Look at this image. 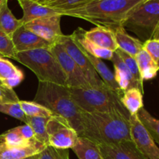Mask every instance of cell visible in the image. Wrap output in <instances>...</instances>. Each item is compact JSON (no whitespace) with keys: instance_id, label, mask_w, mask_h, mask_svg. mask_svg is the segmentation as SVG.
Returning <instances> with one entry per match:
<instances>
[{"instance_id":"1","label":"cell","mask_w":159,"mask_h":159,"mask_svg":"<svg viewBox=\"0 0 159 159\" xmlns=\"http://www.w3.org/2000/svg\"><path fill=\"white\" fill-rule=\"evenodd\" d=\"M130 116L118 112H81L84 137L97 144H112L132 141Z\"/></svg>"},{"instance_id":"2","label":"cell","mask_w":159,"mask_h":159,"mask_svg":"<svg viewBox=\"0 0 159 159\" xmlns=\"http://www.w3.org/2000/svg\"><path fill=\"white\" fill-rule=\"evenodd\" d=\"M148 0H93L87 4L61 12V16L82 19L96 26L111 30L123 26L128 16Z\"/></svg>"},{"instance_id":"3","label":"cell","mask_w":159,"mask_h":159,"mask_svg":"<svg viewBox=\"0 0 159 159\" xmlns=\"http://www.w3.org/2000/svg\"><path fill=\"white\" fill-rule=\"evenodd\" d=\"M34 102L49 109L56 116L66 120L77 132L79 137L81 136L82 110L71 99L68 87L51 82H39Z\"/></svg>"},{"instance_id":"4","label":"cell","mask_w":159,"mask_h":159,"mask_svg":"<svg viewBox=\"0 0 159 159\" xmlns=\"http://www.w3.org/2000/svg\"><path fill=\"white\" fill-rule=\"evenodd\" d=\"M71 99L81 110L89 113L95 112H118L127 116L130 114L120 101L124 93L112 90L107 85L96 87L68 88Z\"/></svg>"},{"instance_id":"5","label":"cell","mask_w":159,"mask_h":159,"mask_svg":"<svg viewBox=\"0 0 159 159\" xmlns=\"http://www.w3.org/2000/svg\"><path fill=\"white\" fill-rule=\"evenodd\" d=\"M16 61L30 69L39 82L67 86L66 76L49 48L18 52Z\"/></svg>"},{"instance_id":"6","label":"cell","mask_w":159,"mask_h":159,"mask_svg":"<svg viewBox=\"0 0 159 159\" xmlns=\"http://www.w3.org/2000/svg\"><path fill=\"white\" fill-rule=\"evenodd\" d=\"M144 43L159 34V0H148L135 8L123 23Z\"/></svg>"},{"instance_id":"7","label":"cell","mask_w":159,"mask_h":159,"mask_svg":"<svg viewBox=\"0 0 159 159\" xmlns=\"http://www.w3.org/2000/svg\"><path fill=\"white\" fill-rule=\"evenodd\" d=\"M57 41L61 43L65 51L81 68L89 85L96 87L105 86V83L102 82L93 65L87 57L85 50L81 47L71 34L61 36Z\"/></svg>"},{"instance_id":"8","label":"cell","mask_w":159,"mask_h":159,"mask_svg":"<svg viewBox=\"0 0 159 159\" xmlns=\"http://www.w3.org/2000/svg\"><path fill=\"white\" fill-rule=\"evenodd\" d=\"M48 146L57 149L68 150L76 144L79 135L69 123L58 116H51L47 123Z\"/></svg>"},{"instance_id":"9","label":"cell","mask_w":159,"mask_h":159,"mask_svg":"<svg viewBox=\"0 0 159 159\" xmlns=\"http://www.w3.org/2000/svg\"><path fill=\"white\" fill-rule=\"evenodd\" d=\"M50 50L57 60L66 76L67 87L75 88L89 85L81 68L65 51L61 43L55 42Z\"/></svg>"},{"instance_id":"10","label":"cell","mask_w":159,"mask_h":159,"mask_svg":"<svg viewBox=\"0 0 159 159\" xmlns=\"http://www.w3.org/2000/svg\"><path fill=\"white\" fill-rule=\"evenodd\" d=\"M130 137L138 150L148 159H159V148L138 119V115H130Z\"/></svg>"},{"instance_id":"11","label":"cell","mask_w":159,"mask_h":159,"mask_svg":"<svg viewBox=\"0 0 159 159\" xmlns=\"http://www.w3.org/2000/svg\"><path fill=\"white\" fill-rule=\"evenodd\" d=\"M62 16H51L43 17L25 23L24 26L39 37L55 43L63 36L61 29V18Z\"/></svg>"},{"instance_id":"12","label":"cell","mask_w":159,"mask_h":159,"mask_svg":"<svg viewBox=\"0 0 159 159\" xmlns=\"http://www.w3.org/2000/svg\"><path fill=\"white\" fill-rule=\"evenodd\" d=\"M16 52L31 51L40 48H51L54 43L39 37L22 25L11 37Z\"/></svg>"},{"instance_id":"13","label":"cell","mask_w":159,"mask_h":159,"mask_svg":"<svg viewBox=\"0 0 159 159\" xmlns=\"http://www.w3.org/2000/svg\"><path fill=\"white\" fill-rule=\"evenodd\" d=\"M98 145L103 159H148L132 141Z\"/></svg>"},{"instance_id":"14","label":"cell","mask_w":159,"mask_h":159,"mask_svg":"<svg viewBox=\"0 0 159 159\" xmlns=\"http://www.w3.org/2000/svg\"><path fill=\"white\" fill-rule=\"evenodd\" d=\"M114 67V79L119 88L123 92L131 88H138L144 93V88L139 85L120 56L114 51L111 59Z\"/></svg>"},{"instance_id":"15","label":"cell","mask_w":159,"mask_h":159,"mask_svg":"<svg viewBox=\"0 0 159 159\" xmlns=\"http://www.w3.org/2000/svg\"><path fill=\"white\" fill-rule=\"evenodd\" d=\"M23 9V15L20 20L23 24L43 17L58 15V12L51 8L40 4L34 0H17Z\"/></svg>"},{"instance_id":"16","label":"cell","mask_w":159,"mask_h":159,"mask_svg":"<svg viewBox=\"0 0 159 159\" xmlns=\"http://www.w3.org/2000/svg\"><path fill=\"white\" fill-rule=\"evenodd\" d=\"M46 147L37 140L26 147H9L0 142V159H21L40 153Z\"/></svg>"},{"instance_id":"17","label":"cell","mask_w":159,"mask_h":159,"mask_svg":"<svg viewBox=\"0 0 159 159\" xmlns=\"http://www.w3.org/2000/svg\"><path fill=\"white\" fill-rule=\"evenodd\" d=\"M84 36L87 40L100 48H106L113 52L118 49L114 34L113 30L110 29L96 26L89 30H85Z\"/></svg>"},{"instance_id":"18","label":"cell","mask_w":159,"mask_h":159,"mask_svg":"<svg viewBox=\"0 0 159 159\" xmlns=\"http://www.w3.org/2000/svg\"><path fill=\"white\" fill-rule=\"evenodd\" d=\"M113 32L118 48L127 54L135 57L139 51L143 49L144 43L138 38H135L129 35L123 26H119L113 30Z\"/></svg>"},{"instance_id":"19","label":"cell","mask_w":159,"mask_h":159,"mask_svg":"<svg viewBox=\"0 0 159 159\" xmlns=\"http://www.w3.org/2000/svg\"><path fill=\"white\" fill-rule=\"evenodd\" d=\"M24 79L23 71L11 61L0 57V81L7 88L13 89Z\"/></svg>"},{"instance_id":"20","label":"cell","mask_w":159,"mask_h":159,"mask_svg":"<svg viewBox=\"0 0 159 159\" xmlns=\"http://www.w3.org/2000/svg\"><path fill=\"white\" fill-rule=\"evenodd\" d=\"M85 31V30L83 28L79 27L76 30L74 31L73 34H71V35L77 40V42L81 45V47L83 49H85L89 54L97 57V58L111 61L113 55V51L106 49V48H100L90 40H87L84 36Z\"/></svg>"},{"instance_id":"21","label":"cell","mask_w":159,"mask_h":159,"mask_svg":"<svg viewBox=\"0 0 159 159\" xmlns=\"http://www.w3.org/2000/svg\"><path fill=\"white\" fill-rule=\"evenodd\" d=\"M71 149L79 159H103L99 145L84 137H79Z\"/></svg>"},{"instance_id":"22","label":"cell","mask_w":159,"mask_h":159,"mask_svg":"<svg viewBox=\"0 0 159 159\" xmlns=\"http://www.w3.org/2000/svg\"><path fill=\"white\" fill-rule=\"evenodd\" d=\"M135 59L143 82L156 77L159 68L144 48L135 56Z\"/></svg>"},{"instance_id":"23","label":"cell","mask_w":159,"mask_h":159,"mask_svg":"<svg viewBox=\"0 0 159 159\" xmlns=\"http://www.w3.org/2000/svg\"><path fill=\"white\" fill-rule=\"evenodd\" d=\"M120 101L130 115L138 114L144 107L143 93L138 88H131L124 92Z\"/></svg>"},{"instance_id":"24","label":"cell","mask_w":159,"mask_h":159,"mask_svg":"<svg viewBox=\"0 0 159 159\" xmlns=\"http://www.w3.org/2000/svg\"><path fill=\"white\" fill-rule=\"evenodd\" d=\"M22 25L23 23L21 20H18L14 16L8 6V2L6 3L0 9V32L5 33L11 37L13 33Z\"/></svg>"},{"instance_id":"25","label":"cell","mask_w":159,"mask_h":159,"mask_svg":"<svg viewBox=\"0 0 159 159\" xmlns=\"http://www.w3.org/2000/svg\"><path fill=\"white\" fill-rule=\"evenodd\" d=\"M22 110L28 117H51L54 113L43 105L34 101H20Z\"/></svg>"},{"instance_id":"26","label":"cell","mask_w":159,"mask_h":159,"mask_svg":"<svg viewBox=\"0 0 159 159\" xmlns=\"http://www.w3.org/2000/svg\"><path fill=\"white\" fill-rule=\"evenodd\" d=\"M50 117H28L26 124H29L34 133L35 138L42 144L48 146V135L47 123Z\"/></svg>"},{"instance_id":"27","label":"cell","mask_w":159,"mask_h":159,"mask_svg":"<svg viewBox=\"0 0 159 159\" xmlns=\"http://www.w3.org/2000/svg\"><path fill=\"white\" fill-rule=\"evenodd\" d=\"M137 115L138 119L153 138L155 144L159 145V120L153 117L144 107L139 110Z\"/></svg>"},{"instance_id":"28","label":"cell","mask_w":159,"mask_h":159,"mask_svg":"<svg viewBox=\"0 0 159 159\" xmlns=\"http://www.w3.org/2000/svg\"><path fill=\"white\" fill-rule=\"evenodd\" d=\"M93 0H42L39 3L54 9L61 15L64 11L75 9Z\"/></svg>"},{"instance_id":"29","label":"cell","mask_w":159,"mask_h":159,"mask_svg":"<svg viewBox=\"0 0 159 159\" xmlns=\"http://www.w3.org/2000/svg\"><path fill=\"white\" fill-rule=\"evenodd\" d=\"M35 141H37V139L30 141L23 139L16 128L10 129L0 134V142L4 143L9 147H26Z\"/></svg>"},{"instance_id":"30","label":"cell","mask_w":159,"mask_h":159,"mask_svg":"<svg viewBox=\"0 0 159 159\" xmlns=\"http://www.w3.org/2000/svg\"><path fill=\"white\" fill-rule=\"evenodd\" d=\"M116 52L117 53V54L120 56L121 58L123 59V61H124V63L126 64L127 68H129V70L130 71L131 74L133 75L134 78V79L136 80V82H138L141 86L143 87V81L142 79H141L139 69H138V63H137V61L136 59H135V57L130 55V54H127V53L123 51L122 50L119 49V48L116 50Z\"/></svg>"},{"instance_id":"31","label":"cell","mask_w":159,"mask_h":159,"mask_svg":"<svg viewBox=\"0 0 159 159\" xmlns=\"http://www.w3.org/2000/svg\"><path fill=\"white\" fill-rule=\"evenodd\" d=\"M0 112L26 124L27 116L22 110L20 102L12 103H0Z\"/></svg>"},{"instance_id":"32","label":"cell","mask_w":159,"mask_h":159,"mask_svg":"<svg viewBox=\"0 0 159 159\" xmlns=\"http://www.w3.org/2000/svg\"><path fill=\"white\" fill-rule=\"evenodd\" d=\"M16 54L12 38L5 33L0 32V54L2 57L16 60Z\"/></svg>"},{"instance_id":"33","label":"cell","mask_w":159,"mask_h":159,"mask_svg":"<svg viewBox=\"0 0 159 159\" xmlns=\"http://www.w3.org/2000/svg\"><path fill=\"white\" fill-rule=\"evenodd\" d=\"M39 159H69V152L65 149H57L47 146L40 153Z\"/></svg>"},{"instance_id":"34","label":"cell","mask_w":159,"mask_h":159,"mask_svg":"<svg viewBox=\"0 0 159 159\" xmlns=\"http://www.w3.org/2000/svg\"><path fill=\"white\" fill-rule=\"evenodd\" d=\"M143 48L148 53L149 55L155 61L159 68V40L158 39H152L144 42Z\"/></svg>"},{"instance_id":"35","label":"cell","mask_w":159,"mask_h":159,"mask_svg":"<svg viewBox=\"0 0 159 159\" xmlns=\"http://www.w3.org/2000/svg\"><path fill=\"white\" fill-rule=\"evenodd\" d=\"M18 96L13 89L0 86V103H12L20 102Z\"/></svg>"},{"instance_id":"36","label":"cell","mask_w":159,"mask_h":159,"mask_svg":"<svg viewBox=\"0 0 159 159\" xmlns=\"http://www.w3.org/2000/svg\"><path fill=\"white\" fill-rule=\"evenodd\" d=\"M15 128L23 139L29 141L36 139L34 131H33L32 128H31L29 124H25L24 125L19 126V127H15Z\"/></svg>"},{"instance_id":"37","label":"cell","mask_w":159,"mask_h":159,"mask_svg":"<svg viewBox=\"0 0 159 159\" xmlns=\"http://www.w3.org/2000/svg\"><path fill=\"white\" fill-rule=\"evenodd\" d=\"M40 158V153L38 154H35V155H30V156L26 157V158H23L21 159H39Z\"/></svg>"},{"instance_id":"38","label":"cell","mask_w":159,"mask_h":159,"mask_svg":"<svg viewBox=\"0 0 159 159\" xmlns=\"http://www.w3.org/2000/svg\"><path fill=\"white\" fill-rule=\"evenodd\" d=\"M7 2H8V0H0V9H1L2 7V6Z\"/></svg>"},{"instance_id":"39","label":"cell","mask_w":159,"mask_h":159,"mask_svg":"<svg viewBox=\"0 0 159 159\" xmlns=\"http://www.w3.org/2000/svg\"><path fill=\"white\" fill-rule=\"evenodd\" d=\"M0 86H4V85H3V84H2V82L1 81H0Z\"/></svg>"},{"instance_id":"40","label":"cell","mask_w":159,"mask_h":159,"mask_svg":"<svg viewBox=\"0 0 159 159\" xmlns=\"http://www.w3.org/2000/svg\"><path fill=\"white\" fill-rule=\"evenodd\" d=\"M34 1H36V2H39L42 1V0H34Z\"/></svg>"},{"instance_id":"41","label":"cell","mask_w":159,"mask_h":159,"mask_svg":"<svg viewBox=\"0 0 159 159\" xmlns=\"http://www.w3.org/2000/svg\"><path fill=\"white\" fill-rule=\"evenodd\" d=\"M156 39H158V40H159V34H158V37H157V38Z\"/></svg>"},{"instance_id":"42","label":"cell","mask_w":159,"mask_h":159,"mask_svg":"<svg viewBox=\"0 0 159 159\" xmlns=\"http://www.w3.org/2000/svg\"><path fill=\"white\" fill-rule=\"evenodd\" d=\"M0 57H2V56L1 54H0Z\"/></svg>"}]
</instances>
